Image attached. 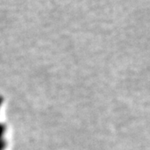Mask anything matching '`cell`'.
<instances>
[]
</instances>
